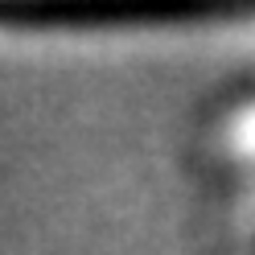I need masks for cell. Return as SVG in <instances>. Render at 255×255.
I'll return each instance as SVG.
<instances>
[{"label":"cell","instance_id":"6da1fadb","mask_svg":"<svg viewBox=\"0 0 255 255\" xmlns=\"http://www.w3.org/2000/svg\"><path fill=\"white\" fill-rule=\"evenodd\" d=\"M247 124H251V132H255V91H251V107H247ZM251 161H255V144H251ZM255 169V165H251ZM251 185H255V173H251ZM255 202V198H251ZM255 218V214H251ZM251 255H255V231H251Z\"/></svg>","mask_w":255,"mask_h":255}]
</instances>
